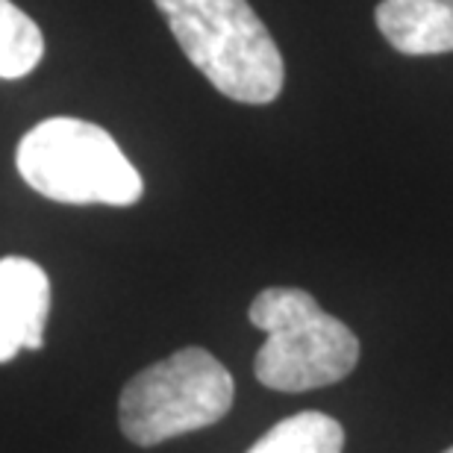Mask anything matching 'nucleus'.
<instances>
[{"instance_id":"1","label":"nucleus","mask_w":453,"mask_h":453,"mask_svg":"<svg viewBox=\"0 0 453 453\" xmlns=\"http://www.w3.org/2000/svg\"><path fill=\"white\" fill-rule=\"evenodd\" d=\"M188 62L239 104H271L286 65L248 0H153Z\"/></svg>"},{"instance_id":"2","label":"nucleus","mask_w":453,"mask_h":453,"mask_svg":"<svg viewBox=\"0 0 453 453\" xmlns=\"http://www.w3.org/2000/svg\"><path fill=\"white\" fill-rule=\"evenodd\" d=\"M248 319L265 333L253 374L274 392H310L339 383L359 362V339L353 330L324 312L303 288H262Z\"/></svg>"},{"instance_id":"3","label":"nucleus","mask_w":453,"mask_h":453,"mask_svg":"<svg viewBox=\"0 0 453 453\" xmlns=\"http://www.w3.org/2000/svg\"><path fill=\"white\" fill-rule=\"evenodd\" d=\"M18 174L57 203L133 206L144 183L104 127L80 118H48L24 135L15 153Z\"/></svg>"},{"instance_id":"4","label":"nucleus","mask_w":453,"mask_h":453,"mask_svg":"<svg viewBox=\"0 0 453 453\" xmlns=\"http://www.w3.org/2000/svg\"><path fill=\"white\" fill-rule=\"evenodd\" d=\"M235 383L219 359L203 348H183L144 368L124 386L118 421L139 448L219 424L233 406Z\"/></svg>"},{"instance_id":"5","label":"nucleus","mask_w":453,"mask_h":453,"mask_svg":"<svg viewBox=\"0 0 453 453\" xmlns=\"http://www.w3.org/2000/svg\"><path fill=\"white\" fill-rule=\"evenodd\" d=\"M50 315V280L24 257L0 259V362L18 350H39Z\"/></svg>"},{"instance_id":"6","label":"nucleus","mask_w":453,"mask_h":453,"mask_svg":"<svg viewBox=\"0 0 453 453\" xmlns=\"http://www.w3.org/2000/svg\"><path fill=\"white\" fill-rule=\"evenodd\" d=\"M377 27L406 57L453 50V0H380Z\"/></svg>"},{"instance_id":"7","label":"nucleus","mask_w":453,"mask_h":453,"mask_svg":"<svg viewBox=\"0 0 453 453\" xmlns=\"http://www.w3.org/2000/svg\"><path fill=\"white\" fill-rule=\"evenodd\" d=\"M344 430L324 412H297L277 421L265 436L257 439L248 453H342Z\"/></svg>"},{"instance_id":"8","label":"nucleus","mask_w":453,"mask_h":453,"mask_svg":"<svg viewBox=\"0 0 453 453\" xmlns=\"http://www.w3.org/2000/svg\"><path fill=\"white\" fill-rule=\"evenodd\" d=\"M44 57V35L39 24L12 0H0V77H27Z\"/></svg>"},{"instance_id":"9","label":"nucleus","mask_w":453,"mask_h":453,"mask_svg":"<svg viewBox=\"0 0 453 453\" xmlns=\"http://www.w3.org/2000/svg\"><path fill=\"white\" fill-rule=\"evenodd\" d=\"M441 453H453V448H448V450H441Z\"/></svg>"}]
</instances>
